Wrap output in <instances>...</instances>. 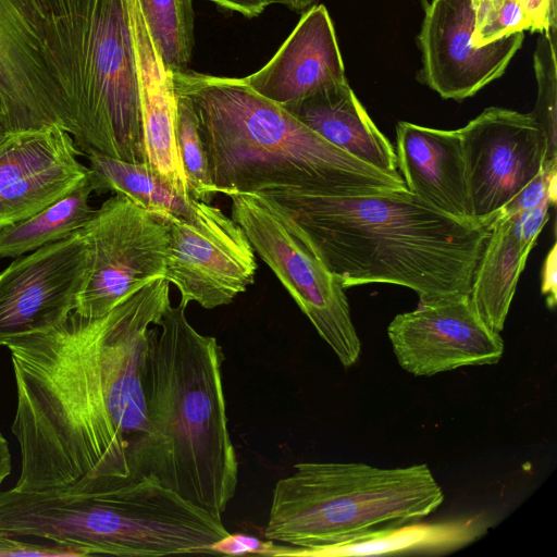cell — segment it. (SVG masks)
Here are the masks:
<instances>
[{
    "instance_id": "6da1fadb",
    "label": "cell",
    "mask_w": 557,
    "mask_h": 557,
    "mask_svg": "<svg viewBox=\"0 0 557 557\" xmlns=\"http://www.w3.org/2000/svg\"><path fill=\"white\" fill-rule=\"evenodd\" d=\"M170 302L157 277L100 317L72 311L9 342L16 386L12 433L21 492L95 495L131 476L148 434L145 373L151 326Z\"/></svg>"
},
{
    "instance_id": "7a4b0ae2",
    "label": "cell",
    "mask_w": 557,
    "mask_h": 557,
    "mask_svg": "<svg viewBox=\"0 0 557 557\" xmlns=\"http://www.w3.org/2000/svg\"><path fill=\"white\" fill-rule=\"evenodd\" d=\"M300 228L344 289L386 283L419 301L469 294L490 223L465 222L422 203L409 190L368 196L269 191Z\"/></svg>"
},
{
    "instance_id": "3957f363",
    "label": "cell",
    "mask_w": 557,
    "mask_h": 557,
    "mask_svg": "<svg viewBox=\"0 0 557 557\" xmlns=\"http://www.w3.org/2000/svg\"><path fill=\"white\" fill-rule=\"evenodd\" d=\"M172 78L195 110L216 194L354 197L408 190L400 173L383 172L333 146L243 77L188 69Z\"/></svg>"
},
{
    "instance_id": "277c9868",
    "label": "cell",
    "mask_w": 557,
    "mask_h": 557,
    "mask_svg": "<svg viewBox=\"0 0 557 557\" xmlns=\"http://www.w3.org/2000/svg\"><path fill=\"white\" fill-rule=\"evenodd\" d=\"M169 306L151 329L145 373L149 432L129 458L131 476L151 473L164 486L222 518L238 483L227 428L223 352L213 336Z\"/></svg>"
},
{
    "instance_id": "5b68a950",
    "label": "cell",
    "mask_w": 557,
    "mask_h": 557,
    "mask_svg": "<svg viewBox=\"0 0 557 557\" xmlns=\"http://www.w3.org/2000/svg\"><path fill=\"white\" fill-rule=\"evenodd\" d=\"M0 533L48 540L79 556L129 557L211 553L230 535L222 518L151 473L129 476L95 495L0 492Z\"/></svg>"
},
{
    "instance_id": "8992f818",
    "label": "cell",
    "mask_w": 557,
    "mask_h": 557,
    "mask_svg": "<svg viewBox=\"0 0 557 557\" xmlns=\"http://www.w3.org/2000/svg\"><path fill=\"white\" fill-rule=\"evenodd\" d=\"M48 48L86 156L145 162L126 0H48Z\"/></svg>"
},
{
    "instance_id": "52a82bcc",
    "label": "cell",
    "mask_w": 557,
    "mask_h": 557,
    "mask_svg": "<svg viewBox=\"0 0 557 557\" xmlns=\"http://www.w3.org/2000/svg\"><path fill=\"white\" fill-rule=\"evenodd\" d=\"M272 491L264 537L311 555L363 535L418 521L444 493L425 463L377 468L363 462H300Z\"/></svg>"
},
{
    "instance_id": "ba28073f",
    "label": "cell",
    "mask_w": 557,
    "mask_h": 557,
    "mask_svg": "<svg viewBox=\"0 0 557 557\" xmlns=\"http://www.w3.org/2000/svg\"><path fill=\"white\" fill-rule=\"evenodd\" d=\"M232 219L255 252L273 271L321 338L345 368L354 366L361 343L345 289L317 256L300 228L275 202L259 194H233Z\"/></svg>"
},
{
    "instance_id": "9c48e42d",
    "label": "cell",
    "mask_w": 557,
    "mask_h": 557,
    "mask_svg": "<svg viewBox=\"0 0 557 557\" xmlns=\"http://www.w3.org/2000/svg\"><path fill=\"white\" fill-rule=\"evenodd\" d=\"M89 267L74 311L100 317L133 292L163 276L169 245L168 223L114 194L95 209L79 230Z\"/></svg>"
},
{
    "instance_id": "30bf717a",
    "label": "cell",
    "mask_w": 557,
    "mask_h": 557,
    "mask_svg": "<svg viewBox=\"0 0 557 557\" xmlns=\"http://www.w3.org/2000/svg\"><path fill=\"white\" fill-rule=\"evenodd\" d=\"M48 0H0L2 128L21 133L73 122L48 48Z\"/></svg>"
},
{
    "instance_id": "8fae6325",
    "label": "cell",
    "mask_w": 557,
    "mask_h": 557,
    "mask_svg": "<svg viewBox=\"0 0 557 557\" xmlns=\"http://www.w3.org/2000/svg\"><path fill=\"white\" fill-rule=\"evenodd\" d=\"M163 277L181 294V304L205 309L228 305L253 283L256 255L242 226L222 210L193 198L191 214L168 223Z\"/></svg>"
},
{
    "instance_id": "7c38bea8",
    "label": "cell",
    "mask_w": 557,
    "mask_h": 557,
    "mask_svg": "<svg viewBox=\"0 0 557 557\" xmlns=\"http://www.w3.org/2000/svg\"><path fill=\"white\" fill-rule=\"evenodd\" d=\"M472 220L491 223L544 166L546 140L533 114L490 107L459 128Z\"/></svg>"
},
{
    "instance_id": "4fadbf2b",
    "label": "cell",
    "mask_w": 557,
    "mask_h": 557,
    "mask_svg": "<svg viewBox=\"0 0 557 557\" xmlns=\"http://www.w3.org/2000/svg\"><path fill=\"white\" fill-rule=\"evenodd\" d=\"M387 335L400 368L416 376L494 364L505 348L500 334L484 323L469 294L419 301L417 309L395 315Z\"/></svg>"
},
{
    "instance_id": "5bb4252c",
    "label": "cell",
    "mask_w": 557,
    "mask_h": 557,
    "mask_svg": "<svg viewBox=\"0 0 557 557\" xmlns=\"http://www.w3.org/2000/svg\"><path fill=\"white\" fill-rule=\"evenodd\" d=\"M88 267V246L77 231L0 272V346L62 322L74 310Z\"/></svg>"
},
{
    "instance_id": "9a60e30c",
    "label": "cell",
    "mask_w": 557,
    "mask_h": 557,
    "mask_svg": "<svg viewBox=\"0 0 557 557\" xmlns=\"http://www.w3.org/2000/svg\"><path fill=\"white\" fill-rule=\"evenodd\" d=\"M423 8L418 79L444 99L461 101L475 95L505 73L522 46L524 34L519 32L475 47V0H431Z\"/></svg>"
},
{
    "instance_id": "2e32d148",
    "label": "cell",
    "mask_w": 557,
    "mask_h": 557,
    "mask_svg": "<svg viewBox=\"0 0 557 557\" xmlns=\"http://www.w3.org/2000/svg\"><path fill=\"white\" fill-rule=\"evenodd\" d=\"M78 154L59 126L8 133L0 141V231L67 194L88 173Z\"/></svg>"
},
{
    "instance_id": "e0dca14e",
    "label": "cell",
    "mask_w": 557,
    "mask_h": 557,
    "mask_svg": "<svg viewBox=\"0 0 557 557\" xmlns=\"http://www.w3.org/2000/svg\"><path fill=\"white\" fill-rule=\"evenodd\" d=\"M243 78L257 94L284 109L325 86L347 81L326 8L315 4L302 13L268 63Z\"/></svg>"
},
{
    "instance_id": "ac0fdd59",
    "label": "cell",
    "mask_w": 557,
    "mask_h": 557,
    "mask_svg": "<svg viewBox=\"0 0 557 557\" xmlns=\"http://www.w3.org/2000/svg\"><path fill=\"white\" fill-rule=\"evenodd\" d=\"M136 62L145 163L190 199L176 138V94L137 0H126Z\"/></svg>"
},
{
    "instance_id": "d6986e66",
    "label": "cell",
    "mask_w": 557,
    "mask_h": 557,
    "mask_svg": "<svg viewBox=\"0 0 557 557\" xmlns=\"http://www.w3.org/2000/svg\"><path fill=\"white\" fill-rule=\"evenodd\" d=\"M395 151L406 187L422 203L459 221L475 222L470 213L458 129L398 122Z\"/></svg>"
},
{
    "instance_id": "ffe728a7",
    "label": "cell",
    "mask_w": 557,
    "mask_h": 557,
    "mask_svg": "<svg viewBox=\"0 0 557 557\" xmlns=\"http://www.w3.org/2000/svg\"><path fill=\"white\" fill-rule=\"evenodd\" d=\"M323 139L383 172H398L395 148L376 127L348 81L325 86L285 109Z\"/></svg>"
},
{
    "instance_id": "44dd1931",
    "label": "cell",
    "mask_w": 557,
    "mask_h": 557,
    "mask_svg": "<svg viewBox=\"0 0 557 557\" xmlns=\"http://www.w3.org/2000/svg\"><path fill=\"white\" fill-rule=\"evenodd\" d=\"M529 253L513 234L509 218L497 213L490 223L469 292L481 319L497 333L504 329Z\"/></svg>"
},
{
    "instance_id": "7402d4cb",
    "label": "cell",
    "mask_w": 557,
    "mask_h": 557,
    "mask_svg": "<svg viewBox=\"0 0 557 557\" xmlns=\"http://www.w3.org/2000/svg\"><path fill=\"white\" fill-rule=\"evenodd\" d=\"M87 158L94 193L122 195L166 223L190 216L193 198H184L145 162H127L99 152Z\"/></svg>"
},
{
    "instance_id": "603a6c76",
    "label": "cell",
    "mask_w": 557,
    "mask_h": 557,
    "mask_svg": "<svg viewBox=\"0 0 557 557\" xmlns=\"http://www.w3.org/2000/svg\"><path fill=\"white\" fill-rule=\"evenodd\" d=\"M88 173L63 197L34 215L0 231V258H17L79 231L95 209Z\"/></svg>"
},
{
    "instance_id": "cb8c5ba5",
    "label": "cell",
    "mask_w": 557,
    "mask_h": 557,
    "mask_svg": "<svg viewBox=\"0 0 557 557\" xmlns=\"http://www.w3.org/2000/svg\"><path fill=\"white\" fill-rule=\"evenodd\" d=\"M469 523L413 524L386 528L348 543L323 549L317 556H354L401 552L444 550L472 539Z\"/></svg>"
},
{
    "instance_id": "d4e9b609",
    "label": "cell",
    "mask_w": 557,
    "mask_h": 557,
    "mask_svg": "<svg viewBox=\"0 0 557 557\" xmlns=\"http://www.w3.org/2000/svg\"><path fill=\"white\" fill-rule=\"evenodd\" d=\"M163 64L171 73L189 69L195 47L194 0H137Z\"/></svg>"
},
{
    "instance_id": "484cf974",
    "label": "cell",
    "mask_w": 557,
    "mask_h": 557,
    "mask_svg": "<svg viewBox=\"0 0 557 557\" xmlns=\"http://www.w3.org/2000/svg\"><path fill=\"white\" fill-rule=\"evenodd\" d=\"M556 27L542 32L533 55L537 98L531 112L546 140L544 168L557 166Z\"/></svg>"
},
{
    "instance_id": "4316f807",
    "label": "cell",
    "mask_w": 557,
    "mask_h": 557,
    "mask_svg": "<svg viewBox=\"0 0 557 557\" xmlns=\"http://www.w3.org/2000/svg\"><path fill=\"white\" fill-rule=\"evenodd\" d=\"M175 138L186 175L189 195L210 203L216 195L211 183L208 160L198 129V121L190 100L176 92Z\"/></svg>"
},
{
    "instance_id": "83f0119b",
    "label": "cell",
    "mask_w": 557,
    "mask_h": 557,
    "mask_svg": "<svg viewBox=\"0 0 557 557\" xmlns=\"http://www.w3.org/2000/svg\"><path fill=\"white\" fill-rule=\"evenodd\" d=\"M524 30L533 32V25L516 0H475L472 34L475 47H482Z\"/></svg>"
},
{
    "instance_id": "f1b7e54d",
    "label": "cell",
    "mask_w": 557,
    "mask_h": 557,
    "mask_svg": "<svg viewBox=\"0 0 557 557\" xmlns=\"http://www.w3.org/2000/svg\"><path fill=\"white\" fill-rule=\"evenodd\" d=\"M557 166L544 168L530 181L502 210L504 215L533 208L544 200H550L556 205Z\"/></svg>"
},
{
    "instance_id": "f546056e",
    "label": "cell",
    "mask_w": 557,
    "mask_h": 557,
    "mask_svg": "<svg viewBox=\"0 0 557 557\" xmlns=\"http://www.w3.org/2000/svg\"><path fill=\"white\" fill-rule=\"evenodd\" d=\"M550 206L555 205L547 199L533 208L506 215L509 218L513 234L528 251H531L539 234L547 222Z\"/></svg>"
},
{
    "instance_id": "4dcf8cb0",
    "label": "cell",
    "mask_w": 557,
    "mask_h": 557,
    "mask_svg": "<svg viewBox=\"0 0 557 557\" xmlns=\"http://www.w3.org/2000/svg\"><path fill=\"white\" fill-rule=\"evenodd\" d=\"M0 556H79L75 550L53 544L42 545L21 541L16 536L0 533Z\"/></svg>"
},
{
    "instance_id": "1f68e13d",
    "label": "cell",
    "mask_w": 557,
    "mask_h": 557,
    "mask_svg": "<svg viewBox=\"0 0 557 557\" xmlns=\"http://www.w3.org/2000/svg\"><path fill=\"white\" fill-rule=\"evenodd\" d=\"M276 546L273 542L261 543L258 539L244 535H232L224 537L220 542L215 543L211 553H223V554H244V553H261L276 555L274 549Z\"/></svg>"
},
{
    "instance_id": "d6a6232c",
    "label": "cell",
    "mask_w": 557,
    "mask_h": 557,
    "mask_svg": "<svg viewBox=\"0 0 557 557\" xmlns=\"http://www.w3.org/2000/svg\"><path fill=\"white\" fill-rule=\"evenodd\" d=\"M532 22L533 32L556 27V0H516Z\"/></svg>"
},
{
    "instance_id": "836d02e7",
    "label": "cell",
    "mask_w": 557,
    "mask_h": 557,
    "mask_svg": "<svg viewBox=\"0 0 557 557\" xmlns=\"http://www.w3.org/2000/svg\"><path fill=\"white\" fill-rule=\"evenodd\" d=\"M557 246L554 244L548 251L542 268V294L546 297V304L554 308L557 300Z\"/></svg>"
},
{
    "instance_id": "e575fe53",
    "label": "cell",
    "mask_w": 557,
    "mask_h": 557,
    "mask_svg": "<svg viewBox=\"0 0 557 557\" xmlns=\"http://www.w3.org/2000/svg\"><path fill=\"white\" fill-rule=\"evenodd\" d=\"M220 9L236 12L247 18L259 16L267 8L264 0H207Z\"/></svg>"
},
{
    "instance_id": "d590c367",
    "label": "cell",
    "mask_w": 557,
    "mask_h": 557,
    "mask_svg": "<svg viewBox=\"0 0 557 557\" xmlns=\"http://www.w3.org/2000/svg\"><path fill=\"white\" fill-rule=\"evenodd\" d=\"M319 1L320 0H264L268 7L271 4H280L298 14L305 13L310 8L318 4Z\"/></svg>"
},
{
    "instance_id": "8d00e7d4",
    "label": "cell",
    "mask_w": 557,
    "mask_h": 557,
    "mask_svg": "<svg viewBox=\"0 0 557 557\" xmlns=\"http://www.w3.org/2000/svg\"><path fill=\"white\" fill-rule=\"evenodd\" d=\"M11 453L8 441L0 433V486L4 479L11 473Z\"/></svg>"
},
{
    "instance_id": "74e56055",
    "label": "cell",
    "mask_w": 557,
    "mask_h": 557,
    "mask_svg": "<svg viewBox=\"0 0 557 557\" xmlns=\"http://www.w3.org/2000/svg\"><path fill=\"white\" fill-rule=\"evenodd\" d=\"M8 133L0 125V141L5 137Z\"/></svg>"
},
{
    "instance_id": "f35d334b",
    "label": "cell",
    "mask_w": 557,
    "mask_h": 557,
    "mask_svg": "<svg viewBox=\"0 0 557 557\" xmlns=\"http://www.w3.org/2000/svg\"><path fill=\"white\" fill-rule=\"evenodd\" d=\"M2 119H3V114H2V109H1V106H0V125L2 124Z\"/></svg>"
}]
</instances>
